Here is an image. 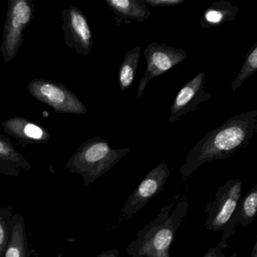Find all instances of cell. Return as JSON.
I'll return each mask as SVG.
<instances>
[{"instance_id":"6da1fadb","label":"cell","mask_w":257,"mask_h":257,"mask_svg":"<svg viewBox=\"0 0 257 257\" xmlns=\"http://www.w3.org/2000/svg\"><path fill=\"white\" fill-rule=\"evenodd\" d=\"M256 131V109L231 117L209 132L189 152L180 169L182 178L186 180L207 162L228 159L247 147Z\"/></svg>"},{"instance_id":"7a4b0ae2","label":"cell","mask_w":257,"mask_h":257,"mask_svg":"<svg viewBox=\"0 0 257 257\" xmlns=\"http://www.w3.org/2000/svg\"><path fill=\"white\" fill-rule=\"evenodd\" d=\"M164 206L156 218L146 224L127 247L130 257H170L176 233L187 214L189 202Z\"/></svg>"},{"instance_id":"3957f363","label":"cell","mask_w":257,"mask_h":257,"mask_svg":"<svg viewBox=\"0 0 257 257\" xmlns=\"http://www.w3.org/2000/svg\"><path fill=\"white\" fill-rule=\"evenodd\" d=\"M131 153L129 148L112 149L106 140L96 137L82 144L68 164L73 173L80 174L89 186Z\"/></svg>"},{"instance_id":"277c9868","label":"cell","mask_w":257,"mask_h":257,"mask_svg":"<svg viewBox=\"0 0 257 257\" xmlns=\"http://www.w3.org/2000/svg\"><path fill=\"white\" fill-rule=\"evenodd\" d=\"M242 185L240 179H230L218 188L214 198L206 206V228L214 232L222 231V240L218 244L222 249L227 247V241L235 233L231 221L241 198Z\"/></svg>"},{"instance_id":"5b68a950","label":"cell","mask_w":257,"mask_h":257,"mask_svg":"<svg viewBox=\"0 0 257 257\" xmlns=\"http://www.w3.org/2000/svg\"><path fill=\"white\" fill-rule=\"evenodd\" d=\"M147 70L138 85L137 97L143 95L151 79L167 73L187 58L184 49L170 47L165 43H152L144 51Z\"/></svg>"},{"instance_id":"8992f818","label":"cell","mask_w":257,"mask_h":257,"mask_svg":"<svg viewBox=\"0 0 257 257\" xmlns=\"http://www.w3.org/2000/svg\"><path fill=\"white\" fill-rule=\"evenodd\" d=\"M170 174L171 171L165 160L152 169L126 200L121 210L123 214L133 216L144 208L153 198L163 191Z\"/></svg>"},{"instance_id":"52a82bcc","label":"cell","mask_w":257,"mask_h":257,"mask_svg":"<svg viewBox=\"0 0 257 257\" xmlns=\"http://www.w3.org/2000/svg\"><path fill=\"white\" fill-rule=\"evenodd\" d=\"M28 88L35 98L49 105L56 112L74 114L87 112L85 105L62 85L35 79L29 84Z\"/></svg>"},{"instance_id":"ba28073f","label":"cell","mask_w":257,"mask_h":257,"mask_svg":"<svg viewBox=\"0 0 257 257\" xmlns=\"http://www.w3.org/2000/svg\"><path fill=\"white\" fill-rule=\"evenodd\" d=\"M205 73L201 72L180 90L171 105L168 122H177L188 112L196 111L200 103L211 98L212 94L205 92Z\"/></svg>"},{"instance_id":"9c48e42d","label":"cell","mask_w":257,"mask_h":257,"mask_svg":"<svg viewBox=\"0 0 257 257\" xmlns=\"http://www.w3.org/2000/svg\"><path fill=\"white\" fill-rule=\"evenodd\" d=\"M32 17L29 4L24 0L13 3L9 12L6 28L4 49L6 61H10L16 55L22 42V31Z\"/></svg>"},{"instance_id":"30bf717a","label":"cell","mask_w":257,"mask_h":257,"mask_svg":"<svg viewBox=\"0 0 257 257\" xmlns=\"http://www.w3.org/2000/svg\"><path fill=\"white\" fill-rule=\"evenodd\" d=\"M105 3L115 13L118 25L129 24L132 21L141 24L151 16L147 5L141 0H105Z\"/></svg>"},{"instance_id":"8fae6325","label":"cell","mask_w":257,"mask_h":257,"mask_svg":"<svg viewBox=\"0 0 257 257\" xmlns=\"http://www.w3.org/2000/svg\"><path fill=\"white\" fill-rule=\"evenodd\" d=\"M68 28L74 40L78 53L88 55L92 46V34L86 18L80 10L76 8L70 9Z\"/></svg>"},{"instance_id":"7c38bea8","label":"cell","mask_w":257,"mask_h":257,"mask_svg":"<svg viewBox=\"0 0 257 257\" xmlns=\"http://www.w3.org/2000/svg\"><path fill=\"white\" fill-rule=\"evenodd\" d=\"M239 9L228 1L213 3L203 15L200 25L204 29L217 28L227 22H232L238 15Z\"/></svg>"},{"instance_id":"4fadbf2b","label":"cell","mask_w":257,"mask_h":257,"mask_svg":"<svg viewBox=\"0 0 257 257\" xmlns=\"http://www.w3.org/2000/svg\"><path fill=\"white\" fill-rule=\"evenodd\" d=\"M4 257H30L25 222L21 214L13 216V226Z\"/></svg>"},{"instance_id":"5bb4252c","label":"cell","mask_w":257,"mask_h":257,"mask_svg":"<svg viewBox=\"0 0 257 257\" xmlns=\"http://www.w3.org/2000/svg\"><path fill=\"white\" fill-rule=\"evenodd\" d=\"M257 212V185L249 189L246 196L239 200L232 216V225L247 227L255 220Z\"/></svg>"},{"instance_id":"9a60e30c","label":"cell","mask_w":257,"mask_h":257,"mask_svg":"<svg viewBox=\"0 0 257 257\" xmlns=\"http://www.w3.org/2000/svg\"><path fill=\"white\" fill-rule=\"evenodd\" d=\"M141 47L135 48L124 54L122 62L118 70V85L121 91H125L130 88L135 80L141 58Z\"/></svg>"},{"instance_id":"2e32d148","label":"cell","mask_w":257,"mask_h":257,"mask_svg":"<svg viewBox=\"0 0 257 257\" xmlns=\"http://www.w3.org/2000/svg\"><path fill=\"white\" fill-rule=\"evenodd\" d=\"M5 127L10 134L21 139L39 141H44L47 138L46 132L40 126L34 123L28 122L26 120L22 118L7 121Z\"/></svg>"},{"instance_id":"e0dca14e","label":"cell","mask_w":257,"mask_h":257,"mask_svg":"<svg viewBox=\"0 0 257 257\" xmlns=\"http://www.w3.org/2000/svg\"><path fill=\"white\" fill-rule=\"evenodd\" d=\"M256 70L257 43H255L253 46L249 49L238 74L231 83V91L234 92L244 82L246 79L250 77L252 75L255 73Z\"/></svg>"},{"instance_id":"ac0fdd59","label":"cell","mask_w":257,"mask_h":257,"mask_svg":"<svg viewBox=\"0 0 257 257\" xmlns=\"http://www.w3.org/2000/svg\"><path fill=\"white\" fill-rule=\"evenodd\" d=\"M14 215L6 208L0 207V255L4 253L10 241Z\"/></svg>"},{"instance_id":"d6986e66","label":"cell","mask_w":257,"mask_h":257,"mask_svg":"<svg viewBox=\"0 0 257 257\" xmlns=\"http://www.w3.org/2000/svg\"><path fill=\"white\" fill-rule=\"evenodd\" d=\"M0 159L16 161L17 162H19L20 160L15 150L2 141H0Z\"/></svg>"},{"instance_id":"ffe728a7","label":"cell","mask_w":257,"mask_h":257,"mask_svg":"<svg viewBox=\"0 0 257 257\" xmlns=\"http://www.w3.org/2000/svg\"><path fill=\"white\" fill-rule=\"evenodd\" d=\"M145 5H150L153 7H177L181 5L185 0H141Z\"/></svg>"},{"instance_id":"44dd1931","label":"cell","mask_w":257,"mask_h":257,"mask_svg":"<svg viewBox=\"0 0 257 257\" xmlns=\"http://www.w3.org/2000/svg\"><path fill=\"white\" fill-rule=\"evenodd\" d=\"M203 257H227L225 254L222 252V249H220L219 246H215V247L210 248L207 252H205ZM230 257H234L233 255Z\"/></svg>"},{"instance_id":"7402d4cb","label":"cell","mask_w":257,"mask_h":257,"mask_svg":"<svg viewBox=\"0 0 257 257\" xmlns=\"http://www.w3.org/2000/svg\"><path fill=\"white\" fill-rule=\"evenodd\" d=\"M119 251L116 248L110 249V250H103L98 254L97 257H118Z\"/></svg>"},{"instance_id":"603a6c76","label":"cell","mask_w":257,"mask_h":257,"mask_svg":"<svg viewBox=\"0 0 257 257\" xmlns=\"http://www.w3.org/2000/svg\"><path fill=\"white\" fill-rule=\"evenodd\" d=\"M256 246H257L256 242H255V244H254L253 249H252V257H256L257 256Z\"/></svg>"}]
</instances>
